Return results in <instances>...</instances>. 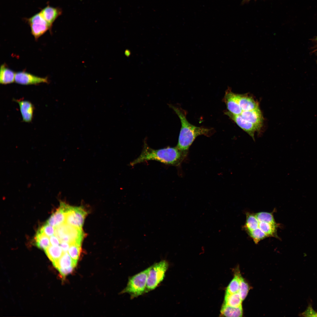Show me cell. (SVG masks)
<instances>
[{"label":"cell","instance_id":"1","mask_svg":"<svg viewBox=\"0 0 317 317\" xmlns=\"http://www.w3.org/2000/svg\"><path fill=\"white\" fill-rule=\"evenodd\" d=\"M186 157L177 146L155 149L150 147L145 142L140 155L131 162L130 165L134 166L140 163L152 160L167 165L178 166Z\"/></svg>","mask_w":317,"mask_h":317},{"label":"cell","instance_id":"2","mask_svg":"<svg viewBox=\"0 0 317 317\" xmlns=\"http://www.w3.org/2000/svg\"><path fill=\"white\" fill-rule=\"evenodd\" d=\"M179 117L181 127L177 147L186 156L189 149L196 137L200 135L209 136L211 129L202 127H198L190 124L186 117V113L181 109L169 104Z\"/></svg>","mask_w":317,"mask_h":317},{"label":"cell","instance_id":"3","mask_svg":"<svg viewBox=\"0 0 317 317\" xmlns=\"http://www.w3.org/2000/svg\"><path fill=\"white\" fill-rule=\"evenodd\" d=\"M151 266L130 277L126 287L121 294L127 293L132 299L145 293L148 276Z\"/></svg>","mask_w":317,"mask_h":317},{"label":"cell","instance_id":"4","mask_svg":"<svg viewBox=\"0 0 317 317\" xmlns=\"http://www.w3.org/2000/svg\"><path fill=\"white\" fill-rule=\"evenodd\" d=\"M55 235L60 242L81 245L84 237L82 228L72 226L65 223L55 227Z\"/></svg>","mask_w":317,"mask_h":317},{"label":"cell","instance_id":"5","mask_svg":"<svg viewBox=\"0 0 317 317\" xmlns=\"http://www.w3.org/2000/svg\"><path fill=\"white\" fill-rule=\"evenodd\" d=\"M168 266V262L165 260L151 266L148 276L145 293L155 289L163 281Z\"/></svg>","mask_w":317,"mask_h":317},{"label":"cell","instance_id":"6","mask_svg":"<svg viewBox=\"0 0 317 317\" xmlns=\"http://www.w3.org/2000/svg\"><path fill=\"white\" fill-rule=\"evenodd\" d=\"M26 20L29 25L31 33L36 40H37L48 30H51L48 24L40 12L29 18H26Z\"/></svg>","mask_w":317,"mask_h":317},{"label":"cell","instance_id":"7","mask_svg":"<svg viewBox=\"0 0 317 317\" xmlns=\"http://www.w3.org/2000/svg\"><path fill=\"white\" fill-rule=\"evenodd\" d=\"M87 212L82 207L69 205L66 213L65 223L75 227L82 228Z\"/></svg>","mask_w":317,"mask_h":317},{"label":"cell","instance_id":"8","mask_svg":"<svg viewBox=\"0 0 317 317\" xmlns=\"http://www.w3.org/2000/svg\"><path fill=\"white\" fill-rule=\"evenodd\" d=\"M15 82L22 85H36L41 83H48L47 77H42L24 71L17 72L15 74Z\"/></svg>","mask_w":317,"mask_h":317},{"label":"cell","instance_id":"9","mask_svg":"<svg viewBox=\"0 0 317 317\" xmlns=\"http://www.w3.org/2000/svg\"><path fill=\"white\" fill-rule=\"evenodd\" d=\"M225 114L228 116L233 120L244 131L247 133L252 137L254 141V134L258 131L256 127L252 123L244 119L240 115L234 114L228 111L225 112Z\"/></svg>","mask_w":317,"mask_h":317},{"label":"cell","instance_id":"10","mask_svg":"<svg viewBox=\"0 0 317 317\" xmlns=\"http://www.w3.org/2000/svg\"><path fill=\"white\" fill-rule=\"evenodd\" d=\"M240 115L245 120L252 123L259 131L260 130L264 119L259 107L251 110L243 111Z\"/></svg>","mask_w":317,"mask_h":317},{"label":"cell","instance_id":"11","mask_svg":"<svg viewBox=\"0 0 317 317\" xmlns=\"http://www.w3.org/2000/svg\"><path fill=\"white\" fill-rule=\"evenodd\" d=\"M67 205L65 203L60 202V207L52 214L46 223L56 227L65 223Z\"/></svg>","mask_w":317,"mask_h":317},{"label":"cell","instance_id":"12","mask_svg":"<svg viewBox=\"0 0 317 317\" xmlns=\"http://www.w3.org/2000/svg\"><path fill=\"white\" fill-rule=\"evenodd\" d=\"M227 109L230 112L235 115H240L242 111L238 103L235 93L228 88L226 91L223 98Z\"/></svg>","mask_w":317,"mask_h":317},{"label":"cell","instance_id":"13","mask_svg":"<svg viewBox=\"0 0 317 317\" xmlns=\"http://www.w3.org/2000/svg\"><path fill=\"white\" fill-rule=\"evenodd\" d=\"M235 95L242 111L251 110L259 107L258 102L249 95L235 94Z\"/></svg>","mask_w":317,"mask_h":317},{"label":"cell","instance_id":"14","mask_svg":"<svg viewBox=\"0 0 317 317\" xmlns=\"http://www.w3.org/2000/svg\"><path fill=\"white\" fill-rule=\"evenodd\" d=\"M19 105L20 110L24 122H31L33 118L34 107L30 101L14 99Z\"/></svg>","mask_w":317,"mask_h":317},{"label":"cell","instance_id":"15","mask_svg":"<svg viewBox=\"0 0 317 317\" xmlns=\"http://www.w3.org/2000/svg\"><path fill=\"white\" fill-rule=\"evenodd\" d=\"M40 13L51 29L53 23L61 15L62 11L60 8L53 7L48 5L42 9Z\"/></svg>","mask_w":317,"mask_h":317},{"label":"cell","instance_id":"16","mask_svg":"<svg viewBox=\"0 0 317 317\" xmlns=\"http://www.w3.org/2000/svg\"><path fill=\"white\" fill-rule=\"evenodd\" d=\"M52 263L58 270L61 268H66L71 267H75L77 264V262L72 258L68 252H64L59 259Z\"/></svg>","mask_w":317,"mask_h":317},{"label":"cell","instance_id":"17","mask_svg":"<svg viewBox=\"0 0 317 317\" xmlns=\"http://www.w3.org/2000/svg\"><path fill=\"white\" fill-rule=\"evenodd\" d=\"M0 70L1 84L6 85L12 83L15 81L16 73L8 68L5 64L1 65Z\"/></svg>","mask_w":317,"mask_h":317},{"label":"cell","instance_id":"18","mask_svg":"<svg viewBox=\"0 0 317 317\" xmlns=\"http://www.w3.org/2000/svg\"><path fill=\"white\" fill-rule=\"evenodd\" d=\"M221 315L226 317H242V306L234 307L226 305L223 304L221 310Z\"/></svg>","mask_w":317,"mask_h":317},{"label":"cell","instance_id":"19","mask_svg":"<svg viewBox=\"0 0 317 317\" xmlns=\"http://www.w3.org/2000/svg\"><path fill=\"white\" fill-rule=\"evenodd\" d=\"M278 225H275L265 222H259V227L268 237H272L279 239L277 234V228Z\"/></svg>","mask_w":317,"mask_h":317},{"label":"cell","instance_id":"20","mask_svg":"<svg viewBox=\"0 0 317 317\" xmlns=\"http://www.w3.org/2000/svg\"><path fill=\"white\" fill-rule=\"evenodd\" d=\"M47 257L52 262L59 259L64 253L60 246H50L45 250Z\"/></svg>","mask_w":317,"mask_h":317},{"label":"cell","instance_id":"21","mask_svg":"<svg viewBox=\"0 0 317 317\" xmlns=\"http://www.w3.org/2000/svg\"><path fill=\"white\" fill-rule=\"evenodd\" d=\"M259 222L254 214L246 213V220L244 228L247 232L259 227Z\"/></svg>","mask_w":317,"mask_h":317},{"label":"cell","instance_id":"22","mask_svg":"<svg viewBox=\"0 0 317 317\" xmlns=\"http://www.w3.org/2000/svg\"><path fill=\"white\" fill-rule=\"evenodd\" d=\"M242 300L239 292L231 294H226L224 303L234 307H238L242 305Z\"/></svg>","mask_w":317,"mask_h":317},{"label":"cell","instance_id":"23","mask_svg":"<svg viewBox=\"0 0 317 317\" xmlns=\"http://www.w3.org/2000/svg\"><path fill=\"white\" fill-rule=\"evenodd\" d=\"M35 244L39 249L45 250L50 246L48 237L38 230L35 237Z\"/></svg>","mask_w":317,"mask_h":317},{"label":"cell","instance_id":"24","mask_svg":"<svg viewBox=\"0 0 317 317\" xmlns=\"http://www.w3.org/2000/svg\"><path fill=\"white\" fill-rule=\"evenodd\" d=\"M241 276L239 271L236 272L235 276L228 286L226 294H231L239 292L240 286V278Z\"/></svg>","mask_w":317,"mask_h":317},{"label":"cell","instance_id":"25","mask_svg":"<svg viewBox=\"0 0 317 317\" xmlns=\"http://www.w3.org/2000/svg\"><path fill=\"white\" fill-rule=\"evenodd\" d=\"M254 214L259 222H263L275 225H278L274 218L273 212H260Z\"/></svg>","mask_w":317,"mask_h":317},{"label":"cell","instance_id":"26","mask_svg":"<svg viewBox=\"0 0 317 317\" xmlns=\"http://www.w3.org/2000/svg\"><path fill=\"white\" fill-rule=\"evenodd\" d=\"M247 233L256 244H257L261 240L268 237L259 227L252 231L248 232Z\"/></svg>","mask_w":317,"mask_h":317},{"label":"cell","instance_id":"27","mask_svg":"<svg viewBox=\"0 0 317 317\" xmlns=\"http://www.w3.org/2000/svg\"><path fill=\"white\" fill-rule=\"evenodd\" d=\"M81 250V245L76 243L70 244L68 252L72 258L77 262Z\"/></svg>","mask_w":317,"mask_h":317},{"label":"cell","instance_id":"28","mask_svg":"<svg viewBox=\"0 0 317 317\" xmlns=\"http://www.w3.org/2000/svg\"><path fill=\"white\" fill-rule=\"evenodd\" d=\"M249 290V286L241 276L240 278V286L239 292L241 298L243 301L247 295Z\"/></svg>","mask_w":317,"mask_h":317},{"label":"cell","instance_id":"29","mask_svg":"<svg viewBox=\"0 0 317 317\" xmlns=\"http://www.w3.org/2000/svg\"><path fill=\"white\" fill-rule=\"evenodd\" d=\"M38 230L47 236L50 237L54 235L55 233V227L46 223Z\"/></svg>","mask_w":317,"mask_h":317},{"label":"cell","instance_id":"30","mask_svg":"<svg viewBox=\"0 0 317 317\" xmlns=\"http://www.w3.org/2000/svg\"><path fill=\"white\" fill-rule=\"evenodd\" d=\"M75 267H71L66 268H61L58 269L61 275L65 278L67 275L71 273Z\"/></svg>","mask_w":317,"mask_h":317},{"label":"cell","instance_id":"31","mask_svg":"<svg viewBox=\"0 0 317 317\" xmlns=\"http://www.w3.org/2000/svg\"><path fill=\"white\" fill-rule=\"evenodd\" d=\"M50 240L51 244L53 246H58L60 242L59 239L55 235L50 237Z\"/></svg>","mask_w":317,"mask_h":317},{"label":"cell","instance_id":"32","mask_svg":"<svg viewBox=\"0 0 317 317\" xmlns=\"http://www.w3.org/2000/svg\"><path fill=\"white\" fill-rule=\"evenodd\" d=\"M70 245V244L65 242H60V246L62 248L63 252H68Z\"/></svg>","mask_w":317,"mask_h":317},{"label":"cell","instance_id":"33","mask_svg":"<svg viewBox=\"0 0 317 317\" xmlns=\"http://www.w3.org/2000/svg\"><path fill=\"white\" fill-rule=\"evenodd\" d=\"M314 317H317V312H316L315 314Z\"/></svg>","mask_w":317,"mask_h":317},{"label":"cell","instance_id":"34","mask_svg":"<svg viewBox=\"0 0 317 317\" xmlns=\"http://www.w3.org/2000/svg\"><path fill=\"white\" fill-rule=\"evenodd\" d=\"M249 0H244V1H249Z\"/></svg>","mask_w":317,"mask_h":317},{"label":"cell","instance_id":"35","mask_svg":"<svg viewBox=\"0 0 317 317\" xmlns=\"http://www.w3.org/2000/svg\"></svg>","mask_w":317,"mask_h":317}]
</instances>
